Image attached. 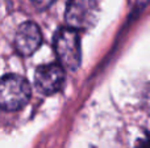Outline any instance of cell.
<instances>
[{"mask_svg":"<svg viewBox=\"0 0 150 148\" xmlns=\"http://www.w3.org/2000/svg\"><path fill=\"white\" fill-rule=\"evenodd\" d=\"M54 50L61 66L69 70H76L82 59L80 37L78 30L69 26L59 29L54 37Z\"/></svg>","mask_w":150,"mask_h":148,"instance_id":"cell-2","label":"cell"},{"mask_svg":"<svg viewBox=\"0 0 150 148\" xmlns=\"http://www.w3.org/2000/svg\"><path fill=\"white\" fill-rule=\"evenodd\" d=\"M98 3L96 0H69L66 7V24L75 30L90 29L98 20Z\"/></svg>","mask_w":150,"mask_h":148,"instance_id":"cell-3","label":"cell"},{"mask_svg":"<svg viewBox=\"0 0 150 148\" xmlns=\"http://www.w3.org/2000/svg\"><path fill=\"white\" fill-rule=\"evenodd\" d=\"M63 66L57 63H49L37 68L34 81L40 91L46 94L58 92L65 81V70Z\"/></svg>","mask_w":150,"mask_h":148,"instance_id":"cell-4","label":"cell"},{"mask_svg":"<svg viewBox=\"0 0 150 148\" xmlns=\"http://www.w3.org/2000/svg\"><path fill=\"white\" fill-rule=\"evenodd\" d=\"M41 42L42 36L37 24L26 21L18 26L15 37V46L20 54L32 55L41 46Z\"/></svg>","mask_w":150,"mask_h":148,"instance_id":"cell-5","label":"cell"},{"mask_svg":"<svg viewBox=\"0 0 150 148\" xmlns=\"http://www.w3.org/2000/svg\"><path fill=\"white\" fill-rule=\"evenodd\" d=\"M32 1H33V4L36 5L37 8H40V9H45V8H49L55 0H32Z\"/></svg>","mask_w":150,"mask_h":148,"instance_id":"cell-7","label":"cell"},{"mask_svg":"<svg viewBox=\"0 0 150 148\" xmlns=\"http://www.w3.org/2000/svg\"><path fill=\"white\" fill-rule=\"evenodd\" d=\"M134 148H150V135L146 134L145 136L140 138L137 142H136Z\"/></svg>","mask_w":150,"mask_h":148,"instance_id":"cell-6","label":"cell"},{"mask_svg":"<svg viewBox=\"0 0 150 148\" xmlns=\"http://www.w3.org/2000/svg\"><path fill=\"white\" fill-rule=\"evenodd\" d=\"M30 98L29 83L18 75H7L0 79V109L18 110Z\"/></svg>","mask_w":150,"mask_h":148,"instance_id":"cell-1","label":"cell"},{"mask_svg":"<svg viewBox=\"0 0 150 148\" xmlns=\"http://www.w3.org/2000/svg\"><path fill=\"white\" fill-rule=\"evenodd\" d=\"M146 104H148V106L150 108V88H149L148 93H146Z\"/></svg>","mask_w":150,"mask_h":148,"instance_id":"cell-8","label":"cell"}]
</instances>
